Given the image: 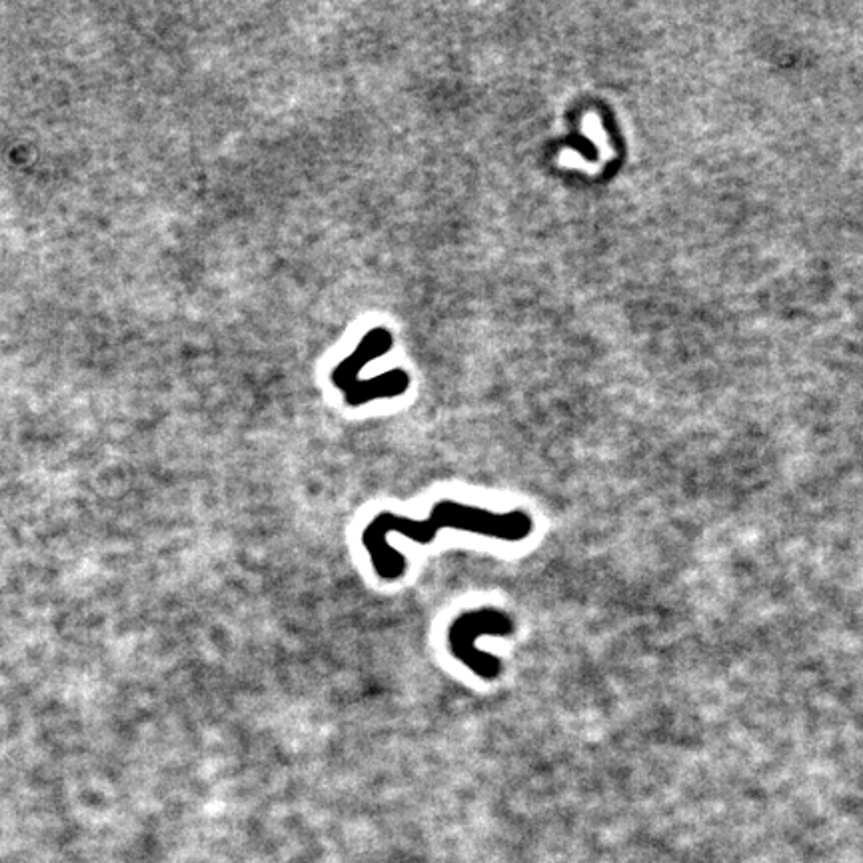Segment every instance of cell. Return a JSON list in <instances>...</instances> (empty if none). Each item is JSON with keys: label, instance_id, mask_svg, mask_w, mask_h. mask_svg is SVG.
<instances>
[{"label": "cell", "instance_id": "obj_1", "mask_svg": "<svg viewBox=\"0 0 863 863\" xmlns=\"http://www.w3.org/2000/svg\"><path fill=\"white\" fill-rule=\"evenodd\" d=\"M534 522L522 510L492 512L454 500H440L430 510L428 518L414 520L392 512H380L362 530V546L370 556V564L378 578L396 582L406 574V556L390 544V536L412 540L416 544L432 542L442 530L470 532L504 542H522L532 534Z\"/></svg>", "mask_w": 863, "mask_h": 863}, {"label": "cell", "instance_id": "obj_2", "mask_svg": "<svg viewBox=\"0 0 863 863\" xmlns=\"http://www.w3.org/2000/svg\"><path fill=\"white\" fill-rule=\"evenodd\" d=\"M514 622L500 610L480 608L460 614L448 630V646L452 656L462 662L480 680H496L502 674V662L476 646L482 636H510Z\"/></svg>", "mask_w": 863, "mask_h": 863}]
</instances>
